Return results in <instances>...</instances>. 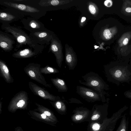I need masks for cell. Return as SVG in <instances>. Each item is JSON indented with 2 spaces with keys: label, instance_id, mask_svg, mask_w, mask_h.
I'll return each mask as SVG.
<instances>
[{
  "label": "cell",
  "instance_id": "30",
  "mask_svg": "<svg viewBox=\"0 0 131 131\" xmlns=\"http://www.w3.org/2000/svg\"><path fill=\"white\" fill-rule=\"evenodd\" d=\"M83 116L81 115H78L75 117V119L77 121H79L83 118Z\"/></svg>",
  "mask_w": 131,
  "mask_h": 131
},
{
  "label": "cell",
  "instance_id": "22",
  "mask_svg": "<svg viewBox=\"0 0 131 131\" xmlns=\"http://www.w3.org/2000/svg\"><path fill=\"white\" fill-rule=\"evenodd\" d=\"M40 71L42 74H55L59 73L58 70L56 68L47 65L44 67L41 68Z\"/></svg>",
  "mask_w": 131,
  "mask_h": 131
},
{
  "label": "cell",
  "instance_id": "21",
  "mask_svg": "<svg viewBox=\"0 0 131 131\" xmlns=\"http://www.w3.org/2000/svg\"><path fill=\"white\" fill-rule=\"evenodd\" d=\"M131 38V31H128L124 33L118 41L119 46L121 47L127 45Z\"/></svg>",
  "mask_w": 131,
  "mask_h": 131
},
{
  "label": "cell",
  "instance_id": "20",
  "mask_svg": "<svg viewBox=\"0 0 131 131\" xmlns=\"http://www.w3.org/2000/svg\"><path fill=\"white\" fill-rule=\"evenodd\" d=\"M121 12L124 15L131 16V0H123Z\"/></svg>",
  "mask_w": 131,
  "mask_h": 131
},
{
  "label": "cell",
  "instance_id": "11",
  "mask_svg": "<svg viewBox=\"0 0 131 131\" xmlns=\"http://www.w3.org/2000/svg\"><path fill=\"white\" fill-rule=\"evenodd\" d=\"M76 90L79 95L88 102H94L101 100L99 94L97 92L85 87L77 86Z\"/></svg>",
  "mask_w": 131,
  "mask_h": 131
},
{
  "label": "cell",
  "instance_id": "5",
  "mask_svg": "<svg viewBox=\"0 0 131 131\" xmlns=\"http://www.w3.org/2000/svg\"><path fill=\"white\" fill-rule=\"evenodd\" d=\"M41 65L37 63L31 62L26 66L24 70L31 79L42 84L46 87L51 88V84H48L45 78L40 72Z\"/></svg>",
  "mask_w": 131,
  "mask_h": 131
},
{
  "label": "cell",
  "instance_id": "15",
  "mask_svg": "<svg viewBox=\"0 0 131 131\" xmlns=\"http://www.w3.org/2000/svg\"><path fill=\"white\" fill-rule=\"evenodd\" d=\"M65 60L66 64L70 70H73L77 63V58L75 53L73 49L67 44L65 45Z\"/></svg>",
  "mask_w": 131,
  "mask_h": 131
},
{
  "label": "cell",
  "instance_id": "4",
  "mask_svg": "<svg viewBox=\"0 0 131 131\" xmlns=\"http://www.w3.org/2000/svg\"><path fill=\"white\" fill-rule=\"evenodd\" d=\"M83 81L80 83L94 90L100 95L102 101L105 100L104 90L109 89V86L97 73L93 72L86 73L82 76Z\"/></svg>",
  "mask_w": 131,
  "mask_h": 131
},
{
  "label": "cell",
  "instance_id": "13",
  "mask_svg": "<svg viewBox=\"0 0 131 131\" xmlns=\"http://www.w3.org/2000/svg\"><path fill=\"white\" fill-rule=\"evenodd\" d=\"M15 38L11 34L0 30V46L5 52L12 51L14 47L13 45L16 43Z\"/></svg>",
  "mask_w": 131,
  "mask_h": 131
},
{
  "label": "cell",
  "instance_id": "2",
  "mask_svg": "<svg viewBox=\"0 0 131 131\" xmlns=\"http://www.w3.org/2000/svg\"><path fill=\"white\" fill-rule=\"evenodd\" d=\"M1 28L5 32L10 33L15 38L16 44L14 50H18L23 45H27L33 49L42 52L45 47L37 44L20 27L12 26L9 24H2Z\"/></svg>",
  "mask_w": 131,
  "mask_h": 131
},
{
  "label": "cell",
  "instance_id": "8",
  "mask_svg": "<svg viewBox=\"0 0 131 131\" xmlns=\"http://www.w3.org/2000/svg\"><path fill=\"white\" fill-rule=\"evenodd\" d=\"M48 52H51L54 54L57 65L60 68L63 60L62 47L61 43L55 35L51 40Z\"/></svg>",
  "mask_w": 131,
  "mask_h": 131
},
{
  "label": "cell",
  "instance_id": "10",
  "mask_svg": "<svg viewBox=\"0 0 131 131\" xmlns=\"http://www.w3.org/2000/svg\"><path fill=\"white\" fill-rule=\"evenodd\" d=\"M29 100L27 93L22 91L16 93L11 99L9 107L10 109H15L25 107Z\"/></svg>",
  "mask_w": 131,
  "mask_h": 131
},
{
  "label": "cell",
  "instance_id": "31",
  "mask_svg": "<svg viewBox=\"0 0 131 131\" xmlns=\"http://www.w3.org/2000/svg\"><path fill=\"white\" fill-rule=\"evenodd\" d=\"M41 116L42 118L46 119L47 118V116L44 113H42L40 115Z\"/></svg>",
  "mask_w": 131,
  "mask_h": 131
},
{
  "label": "cell",
  "instance_id": "27",
  "mask_svg": "<svg viewBox=\"0 0 131 131\" xmlns=\"http://www.w3.org/2000/svg\"><path fill=\"white\" fill-rule=\"evenodd\" d=\"M113 2L111 0H107L104 2L105 5L107 7H110L113 5Z\"/></svg>",
  "mask_w": 131,
  "mask_h": 131
},
{
  "label": "cell",
  "instance_id": "1",
  "mask_svg": "<svg viewBox=\"0 0 131 131\" xmlns=\"http://www.w3.org/2000/svg\"><path fill=\"white\" fill-rule=\"evenodd\" d=\"M107 80L118 85L131 81V67L127 62H114L104 67Z\"/></svg>",
  "mask_w": 131,
  "mask_h": 131
},
{
  "label": "cell",
  "instance_id": "14",
  "mask_svg": "<svg viewBox=\"0 0 131 131\" xmlns=\"http://www.w3.org/2000/svg\"><path fill=\"white\" fill-rule=\"evenodd\" d=\"M72 0H39L38 6L47 12L56 10L57 7L64 4L68 3Z\"/></svg>",
  "mask_w": 131,
  "mask_h": 131
},
{
  "label": "cell",
  "instance_id": "23",
  "mask_svg": "<svg viewBox=\"0 0 131 131\" xmlns=\"http://www.w3.org/2000/svg\"><path fill=\"white\" fill-rule=\"evenodd\" d=\"M50 102L54 105L57 109L62 111H64L66 109L64 103L61 99L55 101H50Z\"/></svg>",
  "mask_w": 131,
  "mask_h": 131
},
{
  "label": "cell",
  "instance_id": "9",
  "mask_svg": "<svg viewBox=\"0 0 131 131\" xmlns=\"http://www.w3.org/2000/svg\"><path fill=\"white\" fill-rule=\"evenodd\" d=\"M28 86L30 89L34 94L44 100H48L54 102L60 99L59 96L51 94L46 89L32 82H29Z\"/></svg>",
  "mask_w": 131,
  "mask_h": 131
},
{
  "label": "cell",
  "instance_id": "3",
  "mask_svg": "<svg viewBox=\"0 0 131 131\" xmlns=\"http://www.w3.org/2000/svg\"><path fill=\"white\" fill-rule=\"evenodd\" d=\"M0 5L15 9L25 16L38 19L44 16L47 12L39 6H31L13 2L11 0H0Z\"/></svg>",
  "mask_w": 131,
  "mask_h": 131
},
{
  "label": "cell",
  "instance_id": "33",
  "mask_svg": "<svg viewBox=\"0 0 131 131\" xmlns=\"http://www.w3.org/2000/svg\"><path fill=\"white\" fill-rule=\"evenodd\" d=\"M129 65H130V67H131V59L130 60V61L129 63Z\"/></svg>",
  "mask_w": 131,
  "mask_h": 131
},
{
  "label": "cell",
  "instance_id": "32",
  "mask_svg": "<svg viewBox=\"0 0 131 131\" xmlns=\"http://www.w3.org/2000/svg\"><path fill=\"white\" fill-rule=\"evenodd\" d=\"M86 19V18L85 17H82L81 20V23H83L85 21Z\"/></svg>",
  "mask_w": 131,
  "mask_h": 131
},
{
  "label": "cell",
  "instance_id": "19",
  "mask_svg": "<svg viewBox=\"0 0 131 131\" xmlns=\"http://www.w3.org/2000/svg\"><path fill=\"white\" fill-rule=\"evenodd\" d=\"M117 31V28L116 26L106 28L103 30V32L102 35L103 38L106 40H109L116 34Z\"/></svg>",
  "mask_w": 131,
  "mask_h": 131
},
{
  "label": "cell",
  "instance_id": "7",
  "mask_svg": "<svg viewBox=\"0 0 131 131\" xmlns=\"http://www.w3.org/2000/svg\"><path fill=\"white\" fill-rule=\"evenodd\" d=\"M26 17L17 11L6 8L0 10V21L2 24H9L21 20Z\"/></svg>",
  "mask_w": 131,
  "mask_h": 131
},
{
  "label": "cell",
  "instance_id": "28",
  "mask_svg": "<svg viewBox=\"0 0 131 131\" xmlns=\"http://www.w3.org/2000/svg\"><path fill=\"white\" fill-rule=\"evenodd\" d=\"M124 94L126 97L131 99V90L125 92Z\"/></svg>",
  "mask_w": 131,
  "mask_h": 131
},
{
  "label": "cell",
  "instance_id": "26",
  "mask_svg": "<svg viewBox=\"0 0 131 131\" xmlns=\"http://www.w3.org/2000/svg\"><path fill=\"white\" fill-rule=\"evenodd\" d=\"M101 125L97 123L93 124L92 126V128L94 131H98L100 130L101 128Z\"/></svg>",
  "mask_w": 131,
  "mask_h": 131
},
{
  "label": "cell",
  "instance_id": "16",
  "mask_svg": "<svg viewBox=\"0 0 131 131\" xmlns=\"http://www.w3.org/2000/svg\"><path fill=\"white\" fill-rule=\"evenodd\" d=\"M32 48H28L23 50H18L14 53L12 55L13 57L17 58H24L37 56L42 52L38 50H34Z\"/></svg>",
  "mask_w": 131,
  "mask_h": 131
},
{
  "label": "cell",
  "instance_id": "6",
  "mask_svg": "<svg viewBox=\"0 0 131 131\" xmlns=\"http://www.w3.org/2000/svg\"><path fill=\"white\" fill-rule=\"evenodd\" d=\"M29 35L37 44L44 46L50 44L51 40L56 35L53 32L46 28L30 32Z\"/></svg>",
  "mask_w": 131,
  "mask_h": 131
},
{
  "label": "cell",
  "instance_id": "18",
  "mask_svg": "<svg viewBox=\"0 0 131 131\" xmlns=\"http://www.w3.org/2000/svg\"><path fill=\"white\" fill-rule=\"evenodd\" d=\"M51 81L53 85L59 92H67L68 88L65 82L63 79L58 78H51Z\"/></svg>",
  "mask_w": 131,
  "mask_h": 131
},
{
  "label": "cell",
  "instance_id": "12",
  "mask_svg": "<svg viewBox=\"0 0 131 131\" xmlns=\"http://www.w3.org/2000/svg\"><path fill=\"white\" fill-rule=\"evenodd\" d=\"M20 21L24 28L30 32L42 30L46 28L44 25L38 19L30 17L24 18Z\"/></svg>",
  "mask_w": 131,
  "mask_h": 131
},
{
  "label": "cell",
  "instance_id": "17",
  "mask_svg": "<svg viewBox=\"0 0 131 131\" xmlns=\"http://www.w3.org/2000/svg\"><path fill=\"white\" fill-rule=\"evenodd\" d=\"M0 74L7 83H13L14 79L12 76L5 62L0 60Z\"/></svg>",
  "mask_w": 131,
  "mask_h": 131
},
{
  "label": "cell",
  "instance_id": "29",
  "mask_svg": "<svg viewBox=\"0 0 131 131\" xmlns=\"http://www.w3.org/2000/svg\"><path fill=\"white\" fill-rule=\"evenodd\" d=\"M100 116L99 114H96L93 115L91 117V119L92 120L94 121L100 117Z\"/></svg>",
  "mask_w": 131,
  "mask_h": 131
},
{
  "label": "cell",
  "instance_id": "25",
  "mask_svg": "<svg viewBox=\"0 0 131 131\" xmlns=\"http://www.w3.org/2000/svg\"><path fill=\"white\" fill-rule=\"evenodd\" d=\"M126 123L124 115L122 119L119 126L116 131H126Z\"/></svg>",
  "mask_w": 131,
  "mask_h": 131
},
{
  "label": "cell",
  "instance_id": "24",
  "mask_svg": "<svg viewBox=\"0 0 131 131\" xmlns=\"http://www.w3.org/2000/svg\"><path fill=\"white\" fill-rule=\"evenodd\" d=\"M88 8L89 12L93 15L96 16L99 13V10L97 6L92 2L88 4Z\"/></svg>",
  "mask_w": 131,
  "mask_h": 131
}]
</instances>
